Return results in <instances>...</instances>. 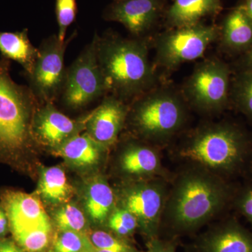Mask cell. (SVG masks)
<instances>
[{"label":"cell","mask_w":252,"mask_h":252,"mask_svg":"<svg viewBox=\"0 0 252 252\" xmlns=\"http://www.w3.org/2000/svg\"><path fill=\"white\" fill-rule=\"evenodd\" d=\"M240 64V71H252V46L242 55Z\"/></svg>","instance_id":"33"},{"label":"cell","mask_w":252,"mask_h":252,"mask_svg":"<svg viewBox=\"0 0 252 252\" xmlns=\"http://www.w3.org/2000/svg\"><path fill=\"white\" fill-rule=\"evenodd\" d=\"M187 106L182 92L157 86L130 102L126 124L149 143H166L185 125Z\"/></svg>","instance_id":"5"},{"label":"cell","mask_w":252,"mask_h":252,"mask_svg":"<svg viewBox=\"0 0 252 252\" xmlns=\"http://www.w3.org/2000/svg\"><path fill=\"white\" fill-rule=\"evenodd\" d=\"M220 36V28L204 23L169 28L154 41L156 63L167 70L203 57L207 48Z\"/></svg>","instance_id":"7"},{"label":"cell","mask_w":252,"mask_h":252,"mask_svg":"<svg viewBox=\"0 0 252 252\" xmlns=\"http://www.w3.org/2000/svg\"><path fill=\"white\" fill-rule=\"evenodd\" d=\"M192 249L195 252H252V232L230 217L201 235Z\"/></svg>","instance_id":"16"},{"label":"cell","mask_w":252,"mask_h":252,"mask_svg":"<svg viewBox=\"0 0 252 252\" xmlns=\"http://www.w3.org/2000/svg\"><path fill=\"white\" fill-rule=\"evenodd\" d=\"M54 224L58 230L86 233L87 221L82 211L73 204L65 203L54 215Z\"/></svg>","instance_id":"25"},{"label":"cell","mask_w":252,"mask_h":252,"mask_svg":"<svg viewBox=\"0 0 252 252\" xmlns=\"http://www.w3.org/2000/svg\"><path fill=\"white\" fill-rule=\"evenodd\" d=\"M220 44L231 54H245L252 46V19L243 4L231 10L220 28Z\"/></svg>","instance_id":"17"},{"label":"cell","mask_w":252,"mask_h":252,"mask_svg":"<svg viewBox=\"0 0 252 252\" xmlns=\"http://www.w3.org/2000/svg\"><path fill=\"white\" fill-rule=\"evenodd\" d=\"M114 1H120V0H114Z\"/></svg>","instance_id":"36"},{"label":"cell","mask_w":252,"mask_h":252,"mask_svg":"<svg viewBox=\"0 0 252 252\" xmlns=\"http://www.w3.org/2000/svg\"><path fill=\"white\" fill-rule=\"evenodd\" d=\"M237 188L229 180L193 165L180 174L169 190L162 222L176 233L193 232L232 206Z\"/></svg>","instance_id":"1"},{"label":"cell","mask_w":252,"mask_h":252,"mask_svg":"<svg viewBox=\"0 0 252 252\" xmlns=\"http://www.w3.org/2000/svg\"><path fill=\"white\" fill-rule=\"evenodd\" d=\"M179 154L193 165L225 180L252 168V140L241 127L228 122L205 124L194 130Z\"/></svg>","instance_id":"2"},{"label":"cell","mask_w":252,"mask_h":252,"mask_svg":"<svg viewBox=\"0 0 252 252\" xmlns=\"http://www.w3.org/2000/svg\"><path fill=\"white\" fill-rule=\"evenodd\" d=\"M129 104L108 94L94 112L89 114L86 133L97 143L108 147L117 142L127 122Z\"/></svg>","instance_id":"13"},{"label":"cell","mask_w":252,"mask_h":252,"mask_svg":"<svg viewBox=\"0 0 252 252\" xmlns=\"http://www.w3.org/2000/svg\"><path fill=\"white\" fill-rule=\"evenodd\" d=\"M38 194L46 203L52 205L67 203L72 197L73 189L65 172L59 167H50L41 172Z\"/></svg>","instance_id":"21"},{"label":"cell","mask_w":252,"mask_h":252,"mask_svg":"<svg viewBox=\"0 0 252 252\" xmlns=\"http://www.w3.org/2000/svg\"><path fill=\"white\" fill-rule=\"evenodd\" d=\"M243 5L245 9L246 10L247 13L252 19V0H245Z\"/></svg>","instance_id":"34"},{"label":"cell","mask_w":252,"mask_h":252,"mask_svg":"<svg viewBox=\"0 0 252 252\" xmlns=\"http://www.w3.org/2000/svg\"><path fill=\"white\" fill-rule=\"evenodd\" d=\"M1 205L9 218L11 235L53 226L37 197L22 192L7 190L1 195Z\"/></svg>","instance_id":"15"},{"label":"cell","mask_w":252,"mask_h":252,"mask_svg":"<svg viewBox=\"0 0 252 252\" xmlns=\"http://www.w3.org/2000/svg\"><path fill=\"white\" fill-rule=\"evenodd\" d=\"M107 149L84 133L69 139L54 152L75 166L90 167L98 163Z\"/></svg>","instance_id":"20"},{"label":"cell","mask_w":252,"mask_h":252,"mask_svg":"<svg viewBox=\"0 0 252 252\" xmlns=\"http://www.w3.org/2000/svg\"><path fill=\"white\" fill-rule=\"evenodd\" d=\"M177 241L172 240H161L157 237L147 240V251L145 252H176Z\"/></svg>","instance_id":"30"},{"label":"cell","mask_w":252,"mask_h":252,"mask_svg":"<svg viewBox=\"0 0 252 252\" xmlns=\"http://www.w3.org/2000/svg\"><path fill=\"white\" fill-rule=\"evenodd\" d=\"M77 31L64 41L60 40L58 34L44 39L39 49V56L31 74H26L29 87L39 104L54 102L60 98L67 68L64 66V54L70 41L77 35Z\"/></svg>","instance_id":"10"},{"label":"cell","mask_w":252,"mask_h":252,"mask_svg":"<svg viewBox=\"0 0 252 252\" xmlns=\"http://www.w3.org/2000/svg\"><path fill=\"white\" fill-rule=\"evenodd\" d=\"M89 117L74 120L58 110L53 102L39 104L33 118V137L36 142L55 150L69 139L81 134L86 129Z\"/></svg>","instance_id":"12"},{"label":"cell","mask_w":252,"mask_h":252,"mask_svg":"<svg viewBox=\"0 0 252 252\" xmlns=\"http://www.w3.org/2000/svg\"><path fill=\"white\" fill-rule=\"evenodd\" d=\"M93 252H109V251H106V250H97V249L94 248V250Z\"/></svg>","instance_id":"35"},{"label":"cell","mask_w":252,"mask_h":252,"mask_svg":"<svg viewBox=\"0 0 252 252\" xmlns=\"http://www.w3.org/2000/svg\"><path fill=\"white\" fill-rule=\"evenodd\" d=\"M230 94L237 109L252 122V71H240L237 74Z\"/></svg>","instance_id":"22"},{"label":"cell","mask_w":252,"mask_h":252,"mask_svg":"<svg viewBox=\"0 0 252 252\" xmlns=\"http://www.w3.org/2000/svg\"><path fill=\"white\" fill-rule=\"evenodd\" d=\"M97 36L95 33L92 41L67 68L60 99L67 108H84L108 94L107 83L97 60Z\"/></svg>","instance_id":"8"},{"label":"cell","mask_w":252,"mask_h":252,"mask_svg":"<svg viewBox=\"0 0 252 252\" xmlns=\"http://www.w3.org/2000/svg\"><path fill=\"white\" fill-rule=\"evenodd\" d=\"M86 234L97 250L113 252H140L129 241V239L119 236L109 229L89 230Z\"/></svg>","instance_id":"26"},{"label":"cell","mask_w":252,"mask_h":252,"mask_svg":"<svg viewBox=\"0 0 252 252\" xmlns=\"http://www.w3.org/2000/svg\"><path fill=\"white\" fill-rule=\"evenodd\" d=\"M10 232L9 220L4 209L0 205V238H4Z\"/></svg>","instance_id":"32"},{"label":"cell","mask_w":252,"mask_h":252,"mask_svg":"<svg viewBox=\"0 0 252 252\" xmlns=\"http://www.w3.org/2000/svg\"><path fill=\"white\" fill-rule=\"evenodd\" d=\"M164 9V0H120L107 6L102 17L121 23L134 38L140 39L153 29Z\"/></svg>","instance_id":"11"},{"label":"cell","mask_w":252,"mask_h":252,"mask_svg":"<svg viewBox=\"0 0 252 252\" xmlns=\"http://www.w3.org/2000/svg\"><path fill=\"white\" fill-rule=\"evenodd\" d=\"M0 252H26L13 238H0Z\"/></svg>","instance_id":"31"},{"label":"cell","mask_w":252,"mask_h":252,"mask_svg":"<svg viewBox=\"0 0 252 252\" xmlns=\"http://www.w3.org/2000/svg\"><path fill=\"white\" fill-rule=\"evenodd\" d=\"M232 207L252 226V182L237 188Z\"/></svg>","instance_id":"29"},{"label":"cell","mask_w":252,"mask_h":252,"mask_svg":"<svg viewBox=\"0 0 252 252\" xmlns=\"http://www.w3.org/2000/svg\"><path fill=\"white\" fill-rule=\"evenodd\" d=\"M55 12L59 26L58 36L60 40L64 41L68 28L74 22L77 18V0H56Z\"/></svg>","instance_id":"28"},{"label":"cell","mask_w":252,"mask_h":252,"mask_svg":"<svg viewBox=\"0 0 252 252\" xmlns=\"http://www.w3.org/2000/svg\"><path fill=\"white\" fill-rule=\"evenodd\" d=\"M230 69L221 60L199 63L186 81L182 94L187 104L203 114H218L230 102Z\"/></svg>","instance_id":"6"},{"label":"cell","mask_w":252,"mask_h":252,"mask_svg":"<svg viewBox=\"0 0 252 252\" xmlns=\"http://www.w3.org/2000/svg\"><path fill=\"white\" fill-rule=\"evenodd\" d=\"M223 9L220 0H174L165 13L169 28L195 26L215 17Z\"/></svg>","instance_id":"18"},{"label":"cell","mask_w":252,"mask_h":252,"mask_svg":"<svg viewBox=\"0 0 252 252\" xmlns=\"http://www.w3.org/2000/svg\"><path fill=\"white\" fill-rule=\"evenodd\" d=\"M97 60L108 94L127 103L158 86L145 38H124L113 32L97 36Z\"/></svg>","instance_id":"3"},{"label":"cell","mask_w":252,"mask_h":252,"mask_svg":"<svg viewBox=\"0 0 252 252\" xmlns=\"http://www.w3.org/2000/svg\"><path fill=\"white\" fill-rule=\"evenodd\" d=\"M169 189L167 179L135 181L125 184L119 194V206L134 215L147 240L158 237Z\"/></svg>","instance_id":"9"},{"label":"cell","mask_w":252,"mask_h":252,"mask_svg":"<svg viewBox=\"0 0 252 252\" xmlns=\"http://www.w3.org/2000/svg\"><path fill=\"white\" fill-rule=\"evenodd\" d=\"M118 168L129 182L167 178L160 154L152 144L135 140L124 144L118 158Z\"/></svg>","instance_id":"14"},{"label":"cell","mask_w":252,"mask_h":252,"mask_svg":"<svg viewBox=\"0 0 252 252\" xmlns=\"http://www.w3.org/2000/svg\"><path fill=\"white\" fill-rule=\"evenodd\" d=\"M106 226L116 235L127 239L139 228L136 217L128 210L120 206L116 207L113 210Z\"/></svg>","instance_id":"27"},{"label":"cell","mask_w":252,"mask_h":252,"mask_svg":"<svg viewBox=\"0 0 252 252\" xmlns=\"http://www.w3.org/2000/svg\"><path fill=\"white\" fill-rule=\"evenodd\" d=\"M94 250L86 233L58 230L46 252H93Z\"/></svg>","instance_id":"23"},{"label":"cell","mask_w":252,"mask_h":252,"mask_svg":"<svg viewBox=\"0 0 252 252\" xmlns=\"http://www.w3.org/2000/svg\"><path fill=\"white\" fill-rule=\"evenodd\" d=\"M11 61L0 59V157H18L35 143L32 131L39 102L29 86L11 77Z\"/></svg>","instance_id":"4"},{"label":"cell","mask_w":252,"mask_h":252,"mask_svg":"<svg viewBox=\"0 0 252 252\" xmlns=\"http://www.w3.org/2000/svg\"><path fill=\"white\" fill-rule=\"evenodd\" d=\"M85 208L91 220L98 226L107 225L109 216L117 207V195L103 179L98 178L88 186Z\"/></svg>","instance_id":"19"},{"label":"cell","mask_w":252,"mask_h":252,"mask_svg":"<svg viewBox=\"0 0 252 252\" xmlns=\"http://www.w3.org/2000/svg\"><path fill=\"white\" fill-rule=\"evenodd\" d=\"M54 235V226H50L16 233L12 238L26 252H46Z\"/></svg>","instance_id":"24"}]
</instances>
